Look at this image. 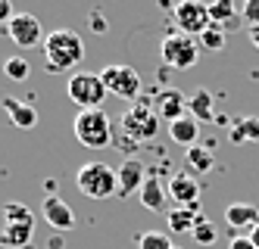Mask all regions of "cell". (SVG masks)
Segmentation results:
<instances>
[{
	"label": "cell",
	"instance_id": "1",
	"mask_svg": "<svg viewBox=\"0 0 259 249\" xmlns=\"http://www.w3.org/2000/svg\"><path fill=\"white\" fill-rule=\"evenodd\" d=\"M84 60V41L72 28H57L44 37V66L50 72H72Z\"/></svg>",
	"mask_w": 259,
	"mask_h": 249
},
{
	"label": "cell",
	"instance_id": "7",
	"mask_svg": "<svg viewBox=\"0 0 259 249\" xmlns=\"http://www.w3.org/2000/svg\"><path fill=\"white\" fill-rule=\"evenodd\" d=\"M162 63L165 66H172V69H191L197 60H200V44L194 41L191 34H165L162 37Z\"/></svg>",
	"mask_w": 259,
	"mask_h": 249
},
{
	"label": "cell",
	"instance_id": "36",
	"mask_svg": "<svg viewBox=\"0 0 259 249\" xmlns=\"http://www.w3.org/2000/svg\"><path fill=\"white\" fill-rule=\"evenodd\" d=\"M244 4H247V0H244Z\"/></svg>",
	"mask_w": 259,
	"mask_h": 249
},
{
	"label": "cell",
	"instance_id": "20",
	"mask_svg": "<svg viewBox=\"0 0 259 249\" xmlns=\"http://www.w3.org/2000/svg\"><path fill=\"white\" fill-rule=\"evenodd\" d=\"M197 134H200V122L194 116H181L178 122L169 125V137L175 143H181V146H188V150L197 146Z\"/></svg>",
	"mask_w": 259,
	"mask_h": 249
},
{
	"label": "cell",
	"instance_id": "26",
	"mask_svg": "<svg viewBox=\"0 0 259 249\" xmlns=\"http://www.w3.org/2000/svg\"><path fill=\"white\" fill-rule=\"evenodd\" d=\"M28 72H31V66H28V60H22V56H10L4 63V75L10 81H25Z\"/></svg>",
	"mask_w": 259,
	"mask_h": 249
},
{
	"label": "cell",
	"instance_id": "30",
	"mask_svg": "<svg viewBox=\"0 0 259 249\" xmlns=\"http://www.w3.org/2000/svg\"><path fill=\"white\" fill-rule=\"evenodd\" d=\"M228 249H256V246H253V240H250V237L237 234V237H231V240H228Z\"/></svg>",
	"mask_w": 259,
	"mask_h": 249
},
{
	"label": "cell",
	"instance_id": "3",
	"mask_svg": "<svg viewBox=\"0 0 259 249\" xmlns=\"http://www.w3.org/2000/svg\"><path fill=\"white\" fill-rule=\"evenodd\" d=\"M119 131L128 134L135 143H147V140H153L156 134H159V116H156V109L153 103H147V100H135L132 106H128L122 112V119H119Z\"/></svg>",
	"mask_w": 259,
	"mask_h": 249
},
{
	"label": "cell",
	"instance_id": "15",
	"mask_svg": "<svg viewBox=\"0 0 259 249\" xmlns=\"http://www.w3.org/2000/svg\"><path fill=\"white\" fill-rule=\"evenodd\" d=\"M225 224L231 231H253L259 224V209L253 203H231L225 209Z\"/></svg>",
	"mask_w": 259,
	"mask_h": 249
},
{
	"label": "cell",
	"instance_id": "25",
	"mask_svg": "<svg viewBox=\"0 0 259 249\" xmlns=\"http://www.w3.org/2000/svg\"><path fill=\"white\" fill-rule=\"evenodd\" d=\"M138 249H172V240L162 231H144L138 234Z\"/></svg>",
	"mask_w": 259,
	"mask_h": 249
},
{
	"label": "cell",
	"instance_id": "4",
	"mask_svg": "<svg viewBox=\"0 0 259 249\" xmlns=\"http://www.w3.org/2000/svg\"><path fill=\"white\" fill-rule=\"evenodd\" d=\"M72 125H75L78 143H84L91 150H103V146L113 143L116 128H113V122H109V116L103 109H81Z\"/></svg>",
	"mask_w": 259,
	"mask_h": 249
},
{
	"label": "cell",
	"instance_id": "23",
	"mask_svg": "<svg viewBox=\"0 0 259 249\" xmlns=\"http://www.w3.org/2000/svg\"><path fill=\"white\" fill-rule=\"evenodd\" d=\"M188 165L194 168V171H200V175H206V171H212V165H215V156H212V150H206V146H191L188 150Z\"/></svg>",
	"mask_w": 259,
	"mask_h": 249
},
{
	"label": "cell",
	"instance_id": "13",
	"mask_svg": "<svg viewBox=\"0 0 259 249\" xmlns=\"http://www.w3.org/2000/svg\"><path fill=\"white\" fill-rule=\"evenodd\" d=\"M116 175H119V196H132L135 190L144 187L147 181V168L141 159H125L119 168H116Z\"/></svg>",
	"mask_w": 259,
	"mask_h": 249
},
{
	"label": "cell",
	"instance_id": "16",
	"mask_svg": "<svg viewBox=\"0 0 259 249\" xmlns=\"http://www.w3.org/2000/svg\"><path fill=\"white\" fill-rule=\"evenodd\" d=\"M209 16H212V25H219L222 31H234V28H240L237 22H244L234 0H212V4H209Z\"/></svg>",
	"mask_w": 259,
	"mask_h": 249
},
{
	"label": "cell",
	"instance_id": "2",
	"mask_svg": "<svg viewBox=\"0 0 259 249\" xmlns=\"http://www.w3.org/2000/svg\"><path fill=\"white\" fill-rule=\"evenodd\" d=\"M75 184L91 200H109L119 193V175L106 162H84L75 175Z\"/></svg>",
	"mask_w": 259,
	"mask_h": 249
},
{
	"label": "cell",
	"instance_id": "29",
	"mask_svg": "<svg viewBox=\"0 0 259 249\" xmlns=\"http://www.w3.org/2000/svg\"><path fill=\"white\" fill-rule=\"evenodd\" d=\"M240 19L253 28V25H259V0H247L244 7H240Z\"/></svg>",
	"mask_w": 259,
	"mask_h": 249
},
{
	"label": "cell",
	"instance_id": "27",
	"mask_svg": "<svg viewBox=\"0 0 259 249\" xmlns=\"http://www.w3.org/2000/svg\"><path fill=\"white\" fill-rule=\"evenodd\" d=\"M191 237H194V240H197L200 246H209V243H215V237H219V234H215V224H212V221H209L206 215H200V221L194 224Z\"/></svg>",
	"mask_w": 259,
	"mask_h": 249
},
{
	"label": "cell",
	"instance_id": "9",
	"mask_svg": "<svg viewBox=\"0 0 259 249\" xmlns=\"http://www.w3.org/2000/svg\"><path fill=\"white\" fill-rule=\"evenodd\" d=\"M7 31H10L16 47H25L28 50L34 44H41V22H38V16H31V13H16L10 19Z\"/></svg>",
	"mask_w": 259,
	"mask_h": 249
},
{
	"label": "cell",
	"instance_id": "12",
	"mask_svg": "<svg viewBox=\"0 0 259 249\" xmlns=\"http://www.w3.org/2000/svg\"><path fill=\"white\" fill-rule=\"evenodd\" d=\"M169 200H175L178 206H197L200 200V184L188 171H175L169 178Z\"/></svg>",
	"mask_w": 259,
	"mask_h": 249
},
{
	"label": "cell",
	"instance_id": "32",
	"mask_svg": "<svg viewBox=\"0 0 259 249\" xmlns=\"http://www.w3.org/2000/svg\"><path fill=\"white\" fill-rule=\"evenodd\" d=\"M91 28H94L97 34H103V31L109 28V25H106V19H103V16H100L97 10H94V13H91Z\"/></svg>",
	"mask_w": 259,
	"mask_h": 249
},
{
	"label": "cell",
	"instance_id": "33",
	"mask_svg": "<svg viewBox=\"0 0 259 249\" xmlns=\"http://www.w3.org/2000/svg\"><path fill=\"white\" fill-rule=\"evenodd\" d=\"M250 44L259 50V25H253V28H250Z\"/></svg>",
	"mask_w": 259,
	"mask_h": 249
},
{
	"label": "cell",
	"instance_id": "5",
	"mask_svg": "<svg viewBox=\"0 0 259 249\" xmlns=\"http://www.w3.org/2000/svg\"><path fill=\"white\" fill-rule=\"evenodd\" d=\"M66 93H69V100L81 109H100V103L106 100V84L100 78V72H78V75H72L69 84H66Z\"/></svg>",
	"mask_w": 259,
	"mask_h": 249
},
{
	"label": "cell",
	"instance_id": "35",
	"mask_svg": "<svg viewBox=\"0 0 259 249\" xmlns=\"http://www.w3.org/2000/svg\"><path fill=\"white\" fill-rule=\"evenodd\" d=\"M172 249H178V246H172Z\"/></svg>",
	"mask_w": 259,
	"mask_h": 249
},
{
	"label": "cell",
	"instance_id": "14",
	"mask_svg": "<svg viewBox=\"0 0 259 249\" xmlns=\"http://www.w3.org/2000/svg\"><path fill=\"white\" fill-rule=\"evenodd\" d=\"M0 106H4V112L10 116V122L16 128L31 131L34 125H38V109H34L31 103H22L19 97H4V100H0Z\"/></svg>",
	"mask_w": 259,
	"mask_h": 249
},
{
	"label": "cell",
	"instance_id": "31",
	"mask_svg": "<svg viewBox=\"0 0 259 249\" xmlns=\"http://www.w3.org/2000/svg\"><path fill=\"white\" fill-rule=\"evenodd\" d=\"M16 13H13V0H0V25H10V19H13Z\"/></svg>",
	"mask_w": 259,
	"mask_h": 249
},
{
	"label": "cell",
	"instance_id": "19",
	"mask_svg": "<svg viewBox=\"0 0 259 249\" xmlns=\"http://www.w3.org/2000/svg\"><path fill=\"white\" fill-rule=\"evenodd\" d=\"M200 221V206H175L169 209V215H165V224H169V231L181 234V231H194V224Z\"/></svg>",
	"mask_w": 259,
	"mask_h": 249
},
{
	"label": "cell",
	"instance_id": "24",
	"mask_svg": "<svg viewBox=\"0 0 259 249\" xmlns=\"http://www.w3.org/2000/svg\"><path fill=\"white\" fill-rule=\"evenodd\" d=\"M4 221H10V224H34V212L25 203H7L4 206Z\"/></svg>",
	"mask_w": 259,
	"mask_h": 249
},
{
	"label": "cell",
	"instance_id": "22",
	"mask_svg": "<svg viewBox=\"0 0 259 249\" xmlns=\"http://www.w3.org/2000/svg\"><path fill=\"white\" fill-rule=\"evenodd\" d=\"M231 140L244 143V140H259V119L256 116H244L231 125Z\"/></svg>",
	"mask_w": 259,
	"mask_h": 249
},
{
	"label": "cell",
	"instance_id": "18",
	"mask_svg": "<svg viewBox=\"0 0 259 249\" xmlns=\"http://www.w3.org/2000/svg\"><path fill=\"white\" fill-rule=\"evenodd\" d=\"M31 240H34V224H10V221H4L0 246H7V249H28Z\"/></svg>",
	"mask_w": 259,
	"mask_h": 249
},
{
	"label": "cell",
	"instance_id": "11",
	"mask_svg": "<svg viewBox=\"0 0 259 249\" xmlns=\"http://www.w3.org/2000/svg\"><path fill=\"white\" fill-rule=\"evenodd\" d=\"M41 215H44V221L53 227V231H72V227H75V212H72L69 203L60 200L57 193H50V196L44 200Z\"/></svg>",
	"mask_w": 259,
	"mask_h": 249
},
{
	"label": "cell",
	"instance_id": "28",
	"mask_svg": "<svg viewBox=\"0 0 259 249\" xmlns=\"http://www.w3.org/2000/svg\"><path fill=\"white\" fill-rule=\"evenodd\" d=\"M200 47H203V50H209V53L222 50V47H225V31H222L219 25H209L206 31L200 34Z\"/></svg>",
	"mask_w": 259,
	"mask_h": 249
},
{
	"label": "cell",
	"instance_id": "17",
	"mask_svg": "<svg viewBox=\"0 0 259 249\" xmlns=\"http://www.w3.org/2000/svg\"><path fill=\"white\" fill-rule=\"evenodd\" d=\"M141 203L150 212H165V203H169V187H165L159 178H147L141 187Z\"/></svg>",
	"mask_w": 259,
	"mask_h": 249
},
{
	"label": "cell",
	"instance_id": "34",
	"mask_svg": "<svg viewBox=\"0 0 259 249\" xmlns=\"http://www.w3.org/2000/svg\"><path fill=\"white\" fill-rule=\"evenodd\" d=\"M250 240H253V246L259 249V224H256V227H253V231H250Z\"/></svg>",
	"mask_w": 259,
	"mask_h": 249
},
{
	"label": "cell",
	"instance_id": "10",
	"mask_svg": "<svg viewBox=\"0 0 259 249\" xmlns=\"http://www.w3.org/2000/svg\"><path fill=\"white\" fill-rule=\"evenodd\" d=\"M153 109H156V116L162 122H178L181 116H188V97L178 90V87H162L156 97H153Z\"/></svg>",
	"mask_w": 259,
	"mask_h": 249
},
{
	"label": "cell",
	"instance_id": "6",
	"mask_svg": "<svg viewBox=\"0 0 259 249\" xmlns=\"http://www.w3.org/2000/svg\"><path fill=\"white\" fill-rule=\"evenodd\" d=\"M175 25L181 34H191V37H200L212 25V16H209V4H203V0H178L175 10Z\"/></svg>",
	"mask_w": 259,
	"mask_h": 249
},
{
	"label": "cell",
	"instance_id": "21",
	"mask_svg": "<svg viewBox=\"0 0 259 249\" xmlns=\"http://www.w3.org/2000/svg\"><path fill=\"white\" fill-rule=\"evenodd\" d=\"M188 116H194L197 122H212V93L206 87L194 90L188 97Z\"/></svg>",
	"mask_w": 259,
	"mask_h": 249
},
{
	"label": "cell",
	"instance_id": "8",
	"mask_svg": "<svg viewBox=\"0 0 259 249\" xmlns=\"http://www.w3.org/2000/svg\"><path fill=\"white\" fill-rule=\"evenodd\" d=\"M100 78H103V84H106V90L109 93H116V97H122V100H138L141 97V75H138V69L135 66H106L103 72H100Z\"/></svg>",
	"mask_w": 259,
	"mask_h": 249
}]
</instances>
